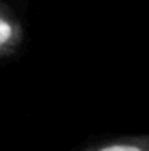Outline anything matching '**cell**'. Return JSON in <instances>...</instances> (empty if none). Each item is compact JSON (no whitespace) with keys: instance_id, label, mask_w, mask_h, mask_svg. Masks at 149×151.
Instances as JSON below:
<instances>
[{"instance_id":"obj_1","label":"cell","mask_w":149,"mask_h":151,"mask_svg":"<svg viewBox=\"0 0 149 151\" xmlns=\"http://www.w3.org/2000/svg\"><path fill=\"white\" fill-rule=\"evenodd\" d=\"M23 37L25 32L19 19L5 4H0V56L14 55L21 47Z\"/></svg>"},{"instance_id":"obj_2","label":"cell","mask_w":149,"mask_h":151,"mask_svg":"<svg viewBox=\"0 0 149 151\" xmlns=\"http://www.w3.org/2000/svg\"><path fill=\"white\" fill-rule=\"evenodd\" d=\"M79 151H149V134L100 141Z\"/></svg>"}]
</instances>
